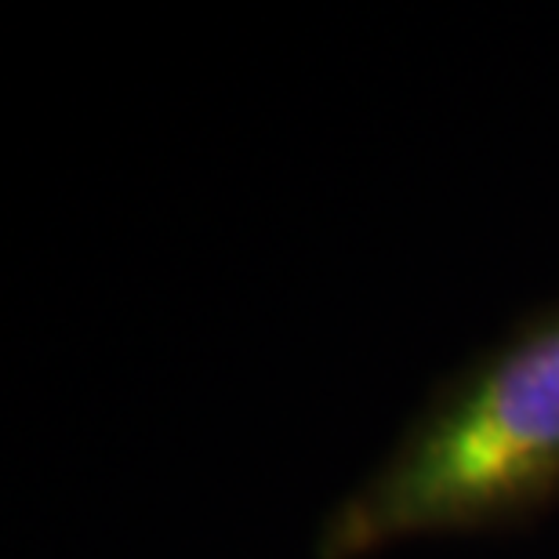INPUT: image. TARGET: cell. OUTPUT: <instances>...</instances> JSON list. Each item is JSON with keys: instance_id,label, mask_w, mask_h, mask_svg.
Returning <instances> with one entry per match:
<instances>
[{"instance_id": "cell-1", "label": "cell", "mask_w": 559, "mask_h": 559, "mask_svg": "<svg viewBox=\"0 0 559 559\" xmlns=\"http://www.w3.org/2000/svg\"><path fill=\"white\" fill-rule=\"evenodd\" d=\"M559 509V298L520 317L425 396L312 534V559L523 531Z\"/></svg>"}]
</instances>
